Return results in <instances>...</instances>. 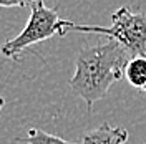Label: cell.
<instances>
[{
  "label": "cell",
  "mask_w": 146,
  "mask_h": 144,
  "mask_svg": "<svg viewBox=\"0 0 146 144\" xmlns=\"http://www.w3.org/2000/svg\"><path fill=\"white\" fill-rule=\"evenodd\" d=\"M129 58L126 50L113 40L78 52L70 86L86 103L88 111L108 94L111 85L125 78Z\"/></svg>",
  "instance_id": "cell-1"
},
{
  "label": "cell",
  "mask_w": 146,
  "mask_h": 144,
  "mask_svg": "<svg viewBox=\"0 0 146 144\" xmlns=\"http://www.w3.org/2000/svg\"><path fill=\"white\" fill-rule=\"evenodd\" d=\"M30 7H32L30 18H28L27 25L23 27V30L15 38L5 42L0 48V52L5 58L20 61L22 53L28 46L45 42L53 35L63 36L72 28L73 22L62 20L56 13V9H48L43 3V0H35Z\"/></svg>",
  "instance_id": "cell-2"
},
{
  "label": "cell",
  "mask_w": 146,
  "mask_h": 144,
  "mask_svg": "<svg viewBox=\"0 0 146 144\" xmlns=\"http://www.w3.org/2000/svg\"><path fill=\"white\" fill-rule=\"evenodd\" d=\"M3 104H5V101H3L2 96H0V111H2V108H3Z\"/></svg>",
  "instance_id": "cell-8"
},
{
  "label": "cell",
  "mask_w": 146,
  "mask_h": 144,
  "mask_svg": "<svg viewBox=\"0 0 146 144\" xmlns=\"http://www.w3.org/2000/svg\"><path fill=\"white\" fill-rule=\"evenodd\" d=\"M27 144H80V143H70V141H65L58 136L48 134L42 129H30L23 139Z\"/></svg>",
  "instance_id": "cell-6"
},
{
  "label": "cell",
  "mask_w": 146,
  "mask_h": 144,
  "mask_svg": "<svg viewBox=\"0 0 146 144\" xmlns=\"http://www.w3.org/2000/svg\"><path fill=\"white\" fill-rule=\"evenodd\" d=\"M125 78L135 88H145L146 85V56H131L125 70Z\"/></svg>",
  "instance_id": "cell-5"
},
{
  "label": "cell",
  "mask_w": 146,
  "mask_h": 144,
  "mask_svg": "<svg viewBox=\"0 0 146 144\" xmlns=\"http://www.w3.org/2000/svg\"><path fill=\"white\" fill-rule=\"evenodd\" d=\"M70 32L100 33L110 36L128 52L129 56H146V15L119 7L111 17V27H85L73 23Z\"/></svg>",
  "instance_id": "cell-3"
},
{
  "label": "cell",
  "mask_w": 146,
  "mask_h": 144,
  "mask_svg": "<svg viewBox=\"0 0 146 144\" xmlns=\"http://www.w3.org/2000/svg\"><path fill=\"white\" fill-rule=\"evenodd\" d=\"M143 90H145V91H146V85H145V88H143Z\"/></svg>",
  "instance_id": "cell-9"
},
{
  "label": "cell",
  "mask_w": 146,
  "mask_h": 144,
  "mask_svg": "<svg viewBox=\"0 0 146 144\" xmlns=\"http://www.w3.org/2000/svg\"><path fill=\"white\" fill-rule=\"evenodd\" d=\"M126 141L128 131L125 127H115L105 123L85 134L82 144H125Z\"/></svg>",
  "instance_id": "cell-4"
},
{
  "label": "cell",
  "mask_w": 146,
  "mask_h": 144,
  "mask_svg": "<svg viewBox=\"0 0 146 144\" xmlns=\"http://www.w3.org/2000/svg\"><path fill=\"white\" fill-rule=\"evenodd\" d=\"M35 0H0V7L5 9H12V7H18V9H25L28 5H32Z\"/></svg>",
  "instance_id": "cell-7"
}]
</instances>
